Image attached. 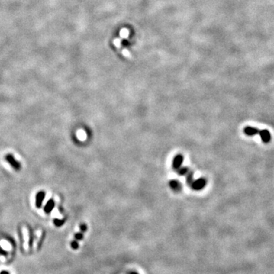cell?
<instances>
[{
  "mask_svg": "<svg viewBox=\"0 0 274 274\" xmlns=\"http://www.w3.org/2000/svg\"><path fill=\"white\" fill-rule=\"evenodd\" d=\"M54 206H55V203H54L53 200H50L49 201L47 202V203L46 204V206H45L44 212H46V213H50L54 208Z\"/></svg>",
  "mask_w": 274,
  "mask_h": 274,
  "instance_id": "obj_8",
  "label": "cell"
},
{
  "mask_svg": "<svg viewBox=\"0 0 274 274\" xmlns=\"http://www.w3.org/2000/svg\"><path fill=\"white\" fill-rule=\"evenodd\" d=\"M184 162V156L181 155H177L173 160V168L177 170L181 167V164Z\"/></svg>",
  "mask_w": 274,
  "mask_h": 274,
  "instance_id": "obj_4",
  "label": "cell"
},
{
  "mask_svg": "<svg viewBox=\"0 0 274 274\" xmlns=\"http://www.w3.org/2000/svg\"><path fill=\"white\" fill-rule=\"evenodd\" d=\"M189 171H190V170L187 168H186V167H183V168L181 167V168H178V169L177 170V172H178L180 175H185V174H187Z\"/></svg>",
  "mask_w": 274,
  "mask_h": 274,
  "instance_id": "obj_11",
  "label": "cell"
},
{
  "mask_svg": "<svg viewBox=\"0 0 274 274\" xmlns=\"http://www.w3.org/2000/svg\"><path fill=\"white\" fill-rule=\"evenodd\" d=\"M206 181L204 178H199L197 181H193L191 187L195 190H200L206 186Z\"/></svg>",
  "mask_w": 274,
  "mask_h": 274,
  "instance_id": "obj_2",
  "label": "cell"
},
{
  "mask_svg": "<svg viewBox=\"0 0 274 274\" xmlns=\"http://www.w3.org/2000/svg\"><path fill=\"white\" fill-rule=\"evenodd\" d=\"M187 174V184L191 186L193 182V173L192 171H189Z\"/></svg>",
  "mask_w": 274,
  "mask_h": 274,
  "instance_id": "obj_10",
  "label": "cell"
},
{
  "mask_svg": "<svg viewBox=\"0 0 274 274\" xmlns=\"http://www.w3.org/2000/svg\"><path fill=\"white\" fill-rule=\"evenodd\" d=\"M169 186L174 191H179L181 189V184L178 181L176 180H172L169 182Z\"/></svg>",
  "mask_w": 274,
  "mask_h": 274,
  "instance_id": "obj_7",
  "label": "cell"
},
{
  "mask_svg": "<svg viewBox=\"0 0 274 274\" xmlns=\"http://www.w3.org/2000/svg\"><path fill=\"white\" fill-rule=\"evenodd\" d=\"M53 222H54V224H55V225H56V226L60 227V226H62L64 222H65V220H64V219H55L53 220Z\"/></svg>",
  "mask_w": 274,
  "mask_h": 274,
  "instance_id": "obj_13",
  "label": "cell"
},
{
  "mask_svg": "<svg viewBox=\"0 0 274 274\" xmlns=\"http://www.w3.org/2000/svg\"><path fill=\"white\" fill-rule=\"evenodd\" d=\"M75 238H76L77 240H82L83 238V235H82V234H81V233H77V234H75Z\"/></svg>",
  "mask_w": 274,
  "mask_h": 274,
  "instance_id": "obj_15",
  "label": "cell"
},
{
  "mask_svg": "<svg viewBox=\"0 0 274 274\" xmlns=\"http://www.w3.org/2000/svg\"><path fill=\"white\" fill-rule=\"evenodd\" d=\"M71 247H73V249H77L78 247H79V244H78L76 241H72Z\"/></svg>",
  "mask_w": 274,
  "mask_h": 274,
  "instance_id": "obj_16",
  "label": "cell"
},
{
  "mask_svg": "<svg viewBox=\"0 0 274 274\" xmlns=\"http://www.w3.org/2000/svg\"><path fill=\"white\" fill-rule=\"evenodd\" d=\"M130 274H138V273H136V272H131Z\"/></svg>",
  "mask_w": 274,
  "mask_h": 274,
  "instance_id": "obj_19",
  "label": "cell"
},
{
  "mask_svg": "<svg viewBox=\"0 0 274 274\" xmlns=\"http://www.w3.org/2000/svg\"><path fill=\"white\" fill-rule=\"evenodd\" d=\"M122 53H123V54H124V56H127V57H130L131 56V54H130V53L129 52L128 50H127V49H124L122 50Z\"/></svg>",
  "mask_w": 274,
  "mask_h": 274,
  "instance_id": "obj_14",
  "label": "cell"
},
{
  "mask_svg": "<svg viewBox=\"0 0 274 274\" xmlns=\"http://www.w3.org/2000/svg\"><path fill=\"white\" fill-rule=\"evenodd\" d=\"M5 161H7V162L9 163V165H11L14 169L16 170V171H18V170L21 168V164H20V162L16 161L15 159L14 158V156H13L12 155H11V154H8V155H5Z\"/></svg>",
  "mask_w": 274,
  "mask_h": 274,
  "instance_id": "obj_1",
  "label": "cell"
},
{
  "mask_svg": "<svg viewBox=\"0 0 274 274\" xmlns=\"http://www.w3.org/2000/svg\"><path fill=\"white\" fill-rule=\"evenodd\" d=\"M259 131H260V130L257 128H256V127H249V126H247V127H246L244 129V133L248 136H255V135L258 134Z\"/></svg>",
  "mask_w": 274,
  "mask_h": 274,
  "instance_id": "obj_5",
  "label": "cell"
},
{
  "mask_svg": "<svg viewBox=\"0 0 274 274\" xmlns=\"http://www.w3.org/2000/svg\"><path fill=\"white\" fill-rule=\"evenodd\" d=\"M121 38H115L114 40V44L116 47H117L118 49L121 48Z\"/></svg>",
  "mask_w": 274,
  "mask_h": 274,
  "instance_id": "obj_12",
  "label": "cell"
},
{
  "mask_svg": "<svg viewBox=\"0 0 274 274\" xmlns=\"http://www.w3.org/2000/svg\"><path fill=\"white\" fill-rule=\"evenodd\" d=\"M259 135L260 136L262 142L264 143H268L271 140V135L270 133L267 130H262L259 131Z\"/></svg>",
  "mask_w": 274,
  "mask_h": 274,
  "instance_id": "obj_3",
  "label": "cell"
},
{
  "mask_svg": "<svg viewBox=\"0 0 274 274\" xmlns=\"http://www.w3.org/2000/svg\"><path fill=\"white\" fill-rule=\"evenodd\" d=\"M0 274H9V273H8V272H6V271H2V272H1Z\"/></svg>",
  "mask_w": 274,
  "mask_h": 274,
  "instance_id": "obj_18",
  "label": "cell"
},
{
  "mask_svg": "<svg viewBox=\"0 0 274 274\" xmlns=\"http://www.w3.org/2000/svg\"><path fill=\"white\" fill-rule=\"evenodd\" d=\"M80 229H81L82 231L85 232V231L87 230V226H86L85 224H82V225H81V226H80Z\"/></svg>",
  "mask_w": 274,
  "mask_h": 274,
  "instance_id": "obj_17",
  "label": "cell"
},
{
  "mask_svg": "<svg viewBox=\"0 0 274 274\" xmlns=\"http://www.w3.org/2000/svg\"><path fill=\"white\" fill-rule=\"evenodd\" d=\"M129 34H130V31L127 28L121 29V32H120V37L121 39H128Z\"/></svg>",
  "mask_w": 274,
  "mask_h": 274,
  "instance_id": "obj_9",
  "label": "cell"
},
{
  "mask_svg": "<svg viewBox=\"0 0 274 274\" xmlns=\"http://www.w3.org/2000/svg\"><path fill=\"white\" fill-rule=\"evenodd\" d=\"M45 197V193L44 191L38 192L36 195V206L37 208H40L42 206Z\"/></svg>",
  "mask_w": 274,
  "mask_h": 274,
  "instance_id": "obj_6",
  "label": "cell"
}]
</instances>
